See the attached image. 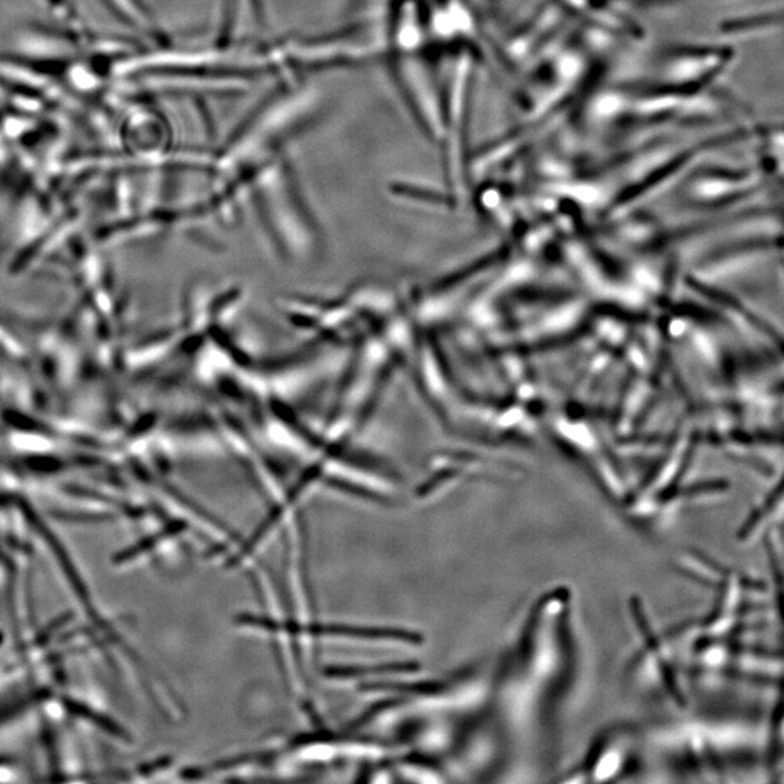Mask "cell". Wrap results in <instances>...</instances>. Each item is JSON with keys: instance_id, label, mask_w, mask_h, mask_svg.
<instances>
[{"instance_id": "1", "label": "cell", "mask_w": 784, "mask_h": 784, "mask_svg": "<svg viewBox=\"0 0 784 784\" xmlns=\"http://www.w3.org/2000/svg\"><path fill=\"white\" fill-rule=\"evenodd\" d=\"M632 735L622 731L606 732L586 758L580 769L575 771V779L587 776L584 780H610L629 770L632 757Z\"/></svg>"}, {"instance_id": "2", "label": "cell", "mask_w": 784, "mask_h": 784, "mask_svg": "<svg viewBox=\"0 0 784 784\" xmlns=\"http://www.w3.org/2000/svg\"><path fill=\"white\" fill-rule=\"evenodd\" d=\"M724 57L712 51H679L671 56L665 66L668 88L681 92L694 88L709 79L715 70L721 69Z\"/></svg>"}]
</instances>
